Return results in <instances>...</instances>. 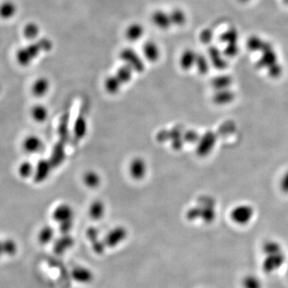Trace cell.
I'll return each mask as SVG.
<instances>
[{
  "label": "cell",
  "mask_w": 288,
  "mask_h": 288,
  "mask_svg": "<svg viewBox=\"0 0 288 288\" xmlns=\"http://www.w3.org/2000/svg\"><path fill=\"white\" fill-rule=\"evenodd\" d=\"M65 144L59 141L53 148L50 155V162L52 167H55L60 165L65 159Z\"/></svg>",
  "instance_id": "9a60e30c"
},
{
  "label": "cell",
  "mask_w": 288,
  "mask_h": 288,
  "mask_svg": "<svg viewBox=\"0 0 288 288\" xmlns=\"http://www.w3.org/2000/svg\"><path fill=\"white\" fill-rule=\"evenodd\" d=\"M119 58L136 72L141 73L145 69L144 61L136 52V50H134L132 48L123 49L119 54Z\"/></svg>",
  "instance_id": "7a4b0ae2"
},
{
  "label": "cell",
  "mask_w": 288,
  "mask_h": 288,
  "mask_svg": "<svg viewBox=\"0 0 288 288\" xmlns=\"http://www.w3.org/2000/svg\"><path fill=\"white\" fill-rule=\"evenodd\" d=\"M201 207H193L190 209L187 213V218L191 221H194L195 219L200 218Z\"/></svg>",
  "instance_id": "8d00e7d4"
},
{
  "label": "cell",
  "mask_w": 288,
  "mask_h": 288,
  "mask_svg": "<svg viewBox=\"0 0 288 288\" xmlns=\"http://www.w3.org/2000/svg\"><path fill=\"white\" fill-rule=\"evenodd\" d=\"M143 53L146 60L151 63H155L159 60L160 57V50L155 43L147 41L143 47Z\"/></svg>",
  "instance_id": "30bf717a"
},
{
  "label": "cell",
  "mask_w": 288,
  "mask_h": 288,
  "mask_svg": "<svg viewBox=\"0 0 288 288\" xmlns=\"http://www.w3.org/2000/svg\"><path fill=\"white\" fill-rule=\"evenodd\" d=\"M105 213L104 203L101 200H96L90 205L89 215L93 220L98 221L103 217Z\"/></svg>",
  "instance_id": "ffe728a7"
},
{
  "label": "cell",
  "mask_w": 288,
  "mask_h": 288,
  "mask_svg": "<svg viewBox=\"0 0 288 288\" xmlns=\"http://www.w3.org/2000/svg\"><path fill=\"white\" fill-rule=\"evenodd\" d=\"M43 148L42 140L38 136H30L24 139L23 142V149L24 151L29 154L39 152Z\"/></svg>",
  "instance_id": "8fae6325"
},
{
  "label": "cell",
  "mask_w": 288,
  "mask_h": 288,
  "mask_svg": "<svg viewBox=\"0 0 288 288\" xmlns=\"http://www.w3.org/2000/svg\"><path fill=\"white\" fill-rule=\"evenodd\" d=\"M50 88V83L46 78H40L34 82L32 92L34 96L40 98L48 93Z\"/></svg>",
  "instance_id": "2e32d148"
},
{
  "label": "cell",
  "mask_w": 288,
  "mask_h": 288,
  "mask_svg": "<svg viewBox=\"0 0 288 288\" xmlns=\"http://www.w3.org/2000/svg\"><path fill=\"white\" fill-rule=\"evenodd\" d=\"M263 251L266 255H275L283 252L282 246L276 241H267L263 245Z\"/></svg>",
  "instance_id": "f1b7e54d"
},
{
  "label": "cell",
  "mask_w": 288,
  "mask_h": 288,
  "mask_svg": "<svg viewBox=\"0 0 288 288\" xmlns=\"http://www.w3.org/2000/svg\"><path fill=\"white\" fill-rule=\"evenodd\" d=\"M144 35V27L139 23H131L126 28L125 36L131 42H137Z\"/></svg>",
  "instance_id": "4fadbf2b"
},
{
  "label": "cell",
  "mask_w": 288,
  "mask_h": 288,
  "mask_svg": "<svg viewBox=\"0 0 288 288\" xmlns=\"http://www.w3.org/2000/svg\"><path fill=\"white\" fill-rule=\"evenodd\" d=\"M151 22L155 27L161 30L169 29L172 26L169 13L163 10H156L151 15Z\"/></svg>",
  "instance_id": "52a82bcc"
},
{
  "label": "cell",
  "mask_w": 288,
  "mask_h": 288,
  "mask_svg": "<svg viewBox=\"0 0 288 288\" xmlns=\"http://www.w3.org/2000/svg\"></svg>",
  "instance_id": "ee69618b"
},
{
  "label": "cell",
  "mask_w": 288,
  "mask_h": 288,
  "mask_svg": "<svg viewBox=\"0 0 288 288\" xmlns=\"http://www.w3.org/2000/svg\"><path fill=\"white\" fill-rule=\"evenodd\" d=\"M2 246H3V255L7 256H14L18 251V246L15 240L11 239H6L2 240Z\"/></svg>",
  "instance_id": "4dcf8cb0"
},
{
  "label": "cell",
  "mask_w": 288,
  "mask_h": 288,
  "mask_svg": "<svg viewBox=\"0 0 288 288\" xmlns=\"http://www.w3.org/2000/svg\"><path fill=\"white\" fill-rule=\"evenodd\" d=\"M242 1H249V0H242Z\"/></svg>",
  "instance_id": "7bdbcfd3"
},
{
  "label": "cell",
  "mask_w": 288,
  "mask_h": 288,
  "mask_svg": "<svg viewBox=\"0 0 288 288\" xmlns=\"http://www.w3.org/2000/svg\"><path fill=\"white\" fill-rule=\"evenodd\" d=\"M146 162L141 158H135L130 163V176L135 180H142L146 173Z\"/></svg>",
  "instance_id": "8992f818"
},
{
  "label": "cell",
  "mask_w": 288,
  "mask_h": 288,
  "mask_svg": "<svg viewBox=\"0 0 288 288\" xmlns=\"http://www.w3.org/2000/svg\"><path fill=\"white\" fill-rule=\"evenodd\" d=\"M3 255V246H2V241L0 240V257Z\"/></svg>",
  "instance_id": "b9f144b4"
},
{
  "label": "cell",
  "mask_w": 288,
  "mask_h": 288,
  "mask_svg": "<svg viewBox=\"0 0 288 288\" xmlns=\"http://www.w3.org/2000/svg\"><path fill=\"white\" fill-rule=\"evenodd\" d=\"M284 262H285V255L284 252L278 253L275 255H266L262 267L266 273H272L278 269H280Z\"/></svg>",
  "instance_id": "5b68a950"
},
{
  "label": "cell",
  "mask_w": 288,
  "mask_h": 288,
  "mask_svg": "<svg viewBox=\"0 0 288 288\" xmlns=\"http://www.w3.org/2000/svg\"><path fill=\"white\" fill-rule=\"evenodd\" d=\"M243 288H263V284L259 277L254 275H247L242 279Z\"/></svg>",
  "instance_id": "f546056e"
},
{
  "label": "cell",
  "mask_w": 288,
  "mask_h": 288,
  "mask_svg": "<svg viewBox=\"0 0 288 288\" xmlns=\"http://www.w3.org/2000/svg\"><path fill=\"white\" fill-rule=\"evenodd\" d=\"M84 183L88 188H98L101 184V178L97 172L94 171H88L84 175Z\"/></svg>",
  "instance_id": "603a6c76"
},
{
  "label": "cell",
  "mask_w": 288,
  "mask_h": 288,
  "mask_svg": "<svg viewBox=\"0 0 288 288\" xmlns=\"http://www.w3.org/2000/svg\"><path fill=\"white\" fill-rule=\"evenodd\" d=\"M195 67L201 74L207 73L208 70V63L204 57L201 54L197 55L196 62H195Z\"/></svg>",
  "instance_id": "836d02e7"
},
{
  "label": "cell",
  "mask_w": 288,
  "mask_h": 288,
  "mask_svg": "<svg viewBox=\"0 0 288 288\" xmlns=\"http://www.w3.org/2000/svg\"><path fill=\"white\" fill-rule=\"evenodd\" d=\"M88 131V125L85 118L83 115H80L75 120L74 124L73 132L74 136L77 140H81L84 138Z\"/></svg>",
  "instance_id": "44dd1931"
},
{
  "label": "cell",
  "mask_w": 288,
  "mask_h": 288,
  "mask_svg": "<svg viewBox=\"0 0 288 288\" xmlns=\"http://www.w3.org/2000/svg\"><path fill=\"white\" fill-rule=\"evenodd\" d=\"M86 236L88 240L91 242H94L96 240H98V236H99V232L97 228L92 227V228H88L86 232Z\"/></svg>",
  "instance_id": "d590c367"
},
{
  "label": "cell",
  "mask_w": 288,
  "mask_h": 288,
  "mask_svg": "<svg viewBox=\"0 0 288 288\" xmlns=\"http://www.w3.org/2000/svg\"><path fill=\"white\" fill-rule=\"evenodd\" d=\"M198 140V136L196 132L194 131H189L186 132L184 136V142L195 143Z\"/></svg>",
  "instance_id": "f35d334b"
},
{
  "label": "cell",
  "mask_w": 288,
  "mask_h": 288,
  "mask_svg": "<svg viewBox=\"0 0 288 288\" xmlns=\"http://www.w3.org/2000/svg\"><path fill=\"white\" fill-rule=\"evenodd\" d=\"M68 124H69V114L65 113L64 115L61 118L60 123H59V128H58V133L59 136V141L67 144L69 140V129H68Z\"/></svg>",
  "instance_id": "ac0fdd59"
},
{
  "label": "cell",
  "mask_w": 288,
  "mask_h": 288,
  "mask_svg": "<svg viewBox=\"0 0 288 288\" xmlns=\"http://www.w3.org/2000/svg\"><path fill=\"white\" fill-rule=\"evenodd\" d=\"M31 115L32 119L37 123H44L48 117V109L43 105H36L31 110Z\"/></svg>",
  "instance_id": "d4e9b609"
},
{
  "label": "cell",
  "mask_w": 288,
  "mask_h": 288,
  "mask_svg": "<svg viewBox=\"0 0 288 288\" xmlns=\"http://www.w3.org/2000/svg\"><path fill=\"white\" fill-rule=\"evenodd\" d=\"M71 276L73 280L80 284H90L93 280V274L90 270L84 267H78L72 271Z\"/></svg>",
  "instance_id": "7c38bea8"
},
{
  "label": "cell",
  "mask_w": 288,
  "mask_h": 288,
  "mask_svg": "<svg viewBox=\"0 0 288 288\" xmlns=\"http://www.w3.org/2000/svg\"><path fill=\"white\" fill-rule=\"evenodd\" d=\"M52 48V43L48 39H41L27 48L19 49L16 53L17 62L19 64L27 67L32 63L38 54L42 51H49Z\"/></svg>",
  "instance_id": "6da1fadb"
},
{
  "label": "cell",
  "mask_w": 288,
  "mask_h": 288,
  "mask_svg": "<svg viewBox=\"0 0 288 288\" xmlns=\"http://www.w3.org/2000/svg\"><path fill=\"white\" fill-rule=\"evenodd\" d=\"M16 12V6L11 1H6L0 5V17L2 19H9Z\"/></svg>",
  "instance_id": "83f0119b"
},
{
  "label": "cell",
  "mask_w": 288,
  "mask_h": 288,
  "mask_svg": "<svg viewBox=\"0 0 288 288\" xmlns=\"http://www.w3.org/2000/svg\"><path fill=\"white\" fill-rule=\"evenodd\" d=\"M72 228H73V220L63 222L59 224V231L63 235H68Z\"/></svg>",
  "instance_id": "74e56055"
},
{
  "label": "cell",
  "mask_w": 288,
  "mask_h": 288,
  "mask_svg": "<svg viewBox=\"0 0 288 288\" xmlns=\"http://www.w3.org/2000/svg\"><path fill=\"white\" fill-rule=\"evenodd\" d=\"M39 34H40V27L36 23H28L23 29V35L27 40H35L39 36Z\"/></svg>",
  "instance_id": "1f68e13d"
},
{
  "label": "cell",
  "mask_w": 288,
  "mask_h": 288,
  "mask_svg": "<svg viewBox=\"0 0 288 288\" xmlns=\"http://www.w3.org/2000/svg\"><path fill=\"white\" fill-rule=\"evenodd\" d=\"M53 219L59 224L63 222L73 220L74 211L68 204H61L54 209Z\"/></svg>",
  "instance_id": "9c48e42d"
},
{
  "label": "cell",
  "mask_w": 288,
  "mask_h": 288,
  "mask_svg": "<svg viewBox=\"0 0 288 288\" xmlns=\"http://www.w3.org/2000/svg\"><path fill=\"white\" fill-rule=\"evenodd\" d=\"M214 142H215V140H214L213 135L211 133L206 134L199 141V144L197 148L198 155H207L209 150H211V147L213 146Z\"/></svg>",
  "instance_id": "d6986e66"
},
{
  "label": "cell",
  "mask_w": 288,
  "mask_h": 288,
  "mask_svg": "<svg viewBox=\"0 0 288 288\" xmlns=\"http://www.w3.org/2000/svg\"><path fill=\"white\" fill-rule=\"evenodd\" d=\"M169 15L172 26L180 27V26L184 25L186 23V13L184 12L182 9H173L171 12H169Z\"/></svg>",
  "instance_id": "cb8c5ba5"
},
{
  "label": "cell",
  "mask_w": 288,
  "mask_h": 288,
  "mask_svg": "<svg viewBox=\"0 0 288 288\" xmlns=\"http://www.w3.org/2000/svg\"><path fill=\"white\" fill-rule=\"evenodd\" d=\"M19 176L22 178H29L33 176L35 173V168L32 163H30L29 161H25L20 164L18 169Z\"/></svg>",
  "instance_id": "d6a6232c"
},
{
  "label": "cell",
  "mask_w": 288,
  "mask_h": 288,
  "mask_svg": "<svg viewBox=\"0 0 288 288\" xmlns=\"http://www.w3.org/2000/svg\"><path fill=\"white\" fill-rule=\"evenodd\" d=\"M75 243L74 239L69 235H63L62 237L58 239L54 242V251L58 255H62L63 253L71 248Z\"/></svg>",
  "instance_id": "5bb4252c"
},
{
  "label": "cell",
  "mask_w": 288,
  "mask_h": 288,
  "mask_svg": "<svg viewBox=\"0 0 288 288\" xmlns=\"http://www.w3.org/2000/svg\"><path fill=\"white\" fill-rule=\"evenodd\" d=\"M92 243V249L95 253L97 255H102V253H104L105 248L107 247L105 245L103 240H97L94 242H91Z\"/></svg>",
  "instance_id": "e575fe53"
},
{
  "label": "cell",
  "mask_w": 288,
  "mask_h": 288,
  "mask_svg": "<svg viewBox=\"0 0 288 288\" xmlns=\"http://www.w3.org/2000/svg\"><path fill=\"white\" fill-rule=\"evenodd\" d=\"M253 215L254 211L252 207L248 205H240L232 210L231 218L236 224L245 225L251 221Z\"/></svg>",
  "instance_id": "3957f363"
},
{
  "label": "cell",
  "mask_w": 288,
  "mask_h": 288,
  "mask_svg": "<svg viewBox=\"0 0 288 288\" xmlns=\"http://www.w3.org/2000/svg\"><path fill=\"white\" fill-rule=\"evenodd\" d=\"M197 55L198 54L194 52V50H184L180 57V63L182 68L184 70H189L193 66H195Z\"/></svg>",
  "instance_id": "e0dca14e"
},
{
  "label": "cell",
  "mask_w": 288,
  "mask_h": 288,
  "mask_svg": "<svg viewBox=\"0 0 288 288\" xmlns=\"http://www.w3.org/2000/svg\"><path fill=\"white\" fill-rule=\"evenodd\" d=\"M184 142V139L182 138V137H180V138L175 139V140L171 141V146H172V148L175 149V150H180V149L183 147Z\"/></svg>",
  "instance_id": "ab89813d"
},
{
  "label": "cell",
  "mask_w": 288,
  "mask_h": 288,
  "mask_svg": "<svg viewBox=\"0 0 288 288\" xmlns=\"http://www.w3.org/2000/svg\"><path fill=\"white\" fill-rule=\"evenodd\" d=\"M54 236V231L50 226H45L40 230L38 234V240L40 244L46 245L53 240Z\"/></svg>",
  "instance_id": "484cf974"
},
{
  "label": "cell",
  "mask_w": 288,
  "mask_h": 288,
  "mask_svg": "<svg viewBox=\"0 0 288 288\" xmlns=\"http://www.w3.org/2000/svg\"><path fill=\"white\" fill-rule=\"evenodd\" d=\"M280 186L282 188V190L284 192H288V171L284 175V177H283Z\"/></svg>",
  "instance_id": "60d3db41"
},
{
  "label": "cell",
  "mask_w": 288,
  "mask_h": 288,
  "mask_svg": "<svg viewBox=\"0 0 288 288\" xmlns=\"http://www.w3.org/2000/svg\"><path fill=\"white\" fill-rule=\"evenodd\" d=\"M128 231L123 227H117L111 230V232L107 233L105 236L103 242L107 247L113 248L118 246L120 242H123L127 238Z\"/></svg>",
  "instance_id": "277c9868"
},
{
  "label": "cell",
  "mask_w": 288,
  "mask_h": 288,
  "mask_svg": "<svg viewBox=\"0 0 288 288\" xmlns=\"http://www.w3.org/2000/svg\"><path fill=\"white\" fill-rule=\"evenodd\" d=\"M122 84L120 80L118 79L116 75H110L106 79L104 82V88L108 92L109 94L115 95L117 94L120 90Z\"/></svg>",
  "instance_id": "7402d4cb"
},
{
  "label": "cell",
  "mask_w": 288,
  "mask_h": 288,
  "mask_svg": "<svg viewBox=\"0 0 288 288\" xmlns=\"http://www.w3.org/2000/svg\"><path fill=\"white\" fill-rule=\"evenodd\" d=\"M133 71L128 65L124 64L118 68L115 75L120 80L122 84H128L132 80Z\"/></svg>",
  "instance_id": "4316f807"
},
{
  "label": "cell",
  "mask_w": 288,
  "mask_h": 288,
  "mask_svg": "<svg viewBox=\"0 0 288 288\" xmlns=\"http://www.w3.org/2000/svg\"><path fill=\"white\" fill-rule=\"evenodd\" d=\"M51 163L50 160L42 159L38 163L37 166L35 168V173H34V180L36 183H42L47 180V178L50 175V170H51Z\"/></svg>",
  "instance_id": "ba28073f"
}]
</instances>
